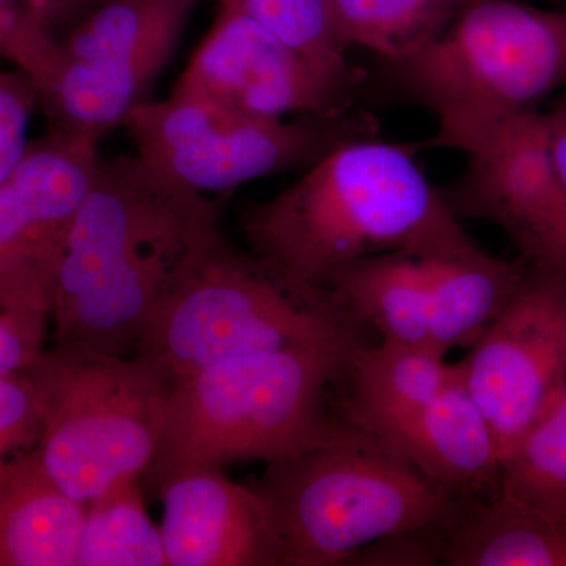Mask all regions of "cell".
Returning <instances> with one entry per match:
<instances>
[{
	"instance_id": "e0dca14e",
	"label": "cell",
	"mask_w": 566,
	"mask_h": 566,
	"mask_svg": "<svg viewBox=\"0 0 566 566\" xmlns=\"http://www.w3.org/2000/svg\"><path fill=\"white\" fill-rule=\"evenodd\" d=\"M527 266L521 256L506 262L480 245L458 255L430 259L431 348L446 354L471 348L512 300Z\"/></svg>"
},
{
	"instance_id": "5b68a950",
	"label": "cell",
	"mask_w": 566,
	"mask_h": 566,
	"mask_svg": "<svg viewBox=\"0 0 566 566\" xmlns=\"http://www.w3.org/2000/svg\"><path fill=\"white\" fill-rule=\"evenodd\" d=\"M364 323L326 290L297 292L216 227L153 312L136 354L177 382L233 357L301 345H365Z\"/></svg>"
},
{
	"instance_id": "ba28073f",
	"label": "cell",
	"mask_w": 566,
	"mask_h": 566,
	"mask_svg": "<svg viewBox=\"0 0 566 566\" xmlns=\"http://www.w3.org/2000/svg\"><path fill=\"white\" fill-rule=\"evenodd\" d=\"M200 0H104L48 36L22 73L51 132L99 142L125 125L166 69Z\"/></svg>"
},
{
	"instance_id": "d6986e66",
	"label": "cell",
	"mask_w": 566,
	"mask_h": 566,
	"mask_svg": "<svg viewBox=\"0 0 566 566\" xmlns=\"http://www.w3.org/2000/svg\"><path fill=\"white\" fill-rule=\"evenodd\" d=\"M450 566H566V515L527 509L502 495L464 506L447 534Z\"/></svg>"
},
{
	"instance_id": "603a6c76",
	"label": "cell",
	"mask_w": 566,
	"mask_h": 566,
	"mask_svg": "<svg viewBox=\"0 0 566 566\" xmlns=\"http://www.w3.org/2000/svg\"><path fill=\"white\" fill-rule=\"evenodd\" d=\"M495 494L536 512L566 515V389L502 455Z\"/></svg>"
},
{
	"instance_id": "8992f818",
	"label": "cell",
	"mask_w": 566,
	"mask_h": 566,
	"mask_svg": "<svg viewBox=\"0 0 566 566\" xmlns=\"http://www.w3.org/2000/svg\"><path fill=\"white\" fill-rule=\"evenodd\" d=\"M252 486L273 516L282 566L346 565L385 536L450 528L465 506L356 424L266 463Z\"/></svg>"
},
{
	"instance_id": "f1b7e54d",
	"label": "cell",
	"mask_w": 566,
	"mask_h": 566,
	"mask_svg": "<svg viewBox=\"0 0 566 566\" xmlns=\"http://www.w3.org/2000/svg\"><path fill=\"white\" fill-rule=\"evenodd\" d=\"M24 13L51 35L59 36L84 20L104 0H18Z\"/></svg>"
},
{
	"instance_id": "d4e9b609",
	"label": "cell",
	"mask_w": 566,
	"mask_h": 566,
	"mask_svg": "<svg viewBox=\"0 0 566 566\" xmlns=\"http://www.w3.org/2000/svg\"><path fill=\"white\" fill-rule=\"evenodd\" d=\"M36 106L33 84L21 70L0 71V186L28 148V128Z\"/></svg>"
},
{
	"instance_id": "ffe728a7",
	"label": "cell",
	"mask_w": 566,
	"mask_h": 566,
	"mask_svg": "<svg viewBox=\"0 0 566 566\" xmlns=\"http://www.w3.org/2000/svg\"><path fill=\"white\" fill-rule=\"evenodd\" d=\"M446 357L430 346L387 338L378 346H360L342 379L348 385L340 401L342 416L357 424L434 400L457 378V364L447 363Z\"/></svg>"
},
{
	"instance_id": "f546056e",
	"label": "cell",
	"mask_w": 566,
	"mask_h": 566,
	"mask_svg": "<svg viewBox=\"0 0 566 566\" xmlns=\"http://www.w3.org/2000/svg\"><path fill=\"white\" fill-rule=\"evenodd\" d=\"M31 18L18 0H0V57L11 62L28 32Z\"/></svg>"
},
{
	"instance_id": "7c38bea8",
	"label": "cell",
	"mask_w": 566,
	"mask_h": 566,
	"mask_svg": "<svg viewBox=\"0 0 566 566\" xmlns=\"http://www.w3.org/2000/svg\"><path fill=\"white\" fill-rule=\"evenodd\" d=\"M364 77L363 69L324 65L251 18L219 9L174 88L255 117H323L354 109Z\"/></svg>"
},
{
	"instance_id": "7402d4cb",
	"label": "cell",
	"mask_w": 566,
	"mask_h": 566,
	"mask_svg": "<svg viewBox=\"0 0 566 566\" xmlns=\"http://www.w3.org/2000/svg\"><path fill=\"white\" fill-rule=\"evenodd\" d=\"M76 566H167L161 528L145 509L140 476L85 504Z\"/></svg>"
},
{
	"instance_id": "44dd1931",
	"label": "cell",
	"mask_w": 566,
	"mask_h": 566,
	"mask_svg": "<svg viewBox=\"0 0 566 566\" xmlns=\"http://www.w3.org/2000/svg\"><path fill=\"white\" fill-rule=\"evenodd\" d=\"M338 39L375 57L408 54L441 35L482 0H329Z\"/></svg>"
},
{
	"instance_id": "4fadbf2b",
	"label": "cell",
	"mask_w": 566,
	"mask_h": 566,
	"mask_svg": "<svg viewBox=\"0 0 566 566\" xmlns=\"http://www.w3.org/2000/svg\"><path fill=\"white\" fill-rule=\"evenodd\" d=\"M98 144L50 129L29 142L0 186V308L50 316L71 222L99 163Z\"/></svg>"
},
{
	"instance_id": "cb8c5ba5",
	"label": "cell",
	"mask_w": 566,
	"mask_h": 566,
	"mask_svg": "<svg viewBox=\"0 0 566 566\" xmlns=\"http://www.w3.org/2000/svg\"><path fill=\"white\" fill-rule=\"evenodd\" d=\"M251 18L283 43L337 70L353 69L335 32L329 0H214Z\"/></svg>"
},
{
	"instance_id": "277c9868",
	"label": "cell",
	"mask_w": 566,
	"mask_h": 566,
	"mask_svg": "<svg viewBox=\"0 0 566 566\" xmlns=\"http://www.w3.org/2000/svg\"><path fill=\"white\" fill-rule=\"evenodd\" d=\"M360 346L253 353L175 382L142 483L156 491L180 469L271 463L345 434L353 423L331 415L327 401Z\"/></svg>"
},
{
	"instance_id": "484cf974",
	"label": "cell",
	"mask_w": 566,
	"mask_h": 566,
	"mask_svg": "<svg viewBox=\"0 0 566 566\" xmlns=\"http://www.w3.org/2000/svg\"><path fill=\"white\" fill-rule=\"evenodd\" d=\"M40 433L39 395L31 378L0 376V461L36 444Z\"/></svg>"
},
{
	"instance_id": "52a82bcc",
	"label": "cell",
	"mask_w": 566,
	"mask_h": 566,
	"mask_svg": "<svg viewBox=\"0 0 566 566\" xmlns=\"http://www.w3.org/2000/svg\"><path fill=\"white\" fill-rule=\"evenodd\" d=\"M40 403L36 455L63 493L88 504L144 476L174 382L140 354L112 356L55 345L24 371Z\"/></svg>"
},
{
	"instance_id": "ac0fdd59",
	"label": "cell",
	"mask_w": 566,
	"mask_h": 566,
	"mask_svg": "<svg viewBox=\"0 0 566 566\" xmlns=\"http://www.w3.org/2000/svg\"><path fill=\"white\" fill-rule=\"evenodd\" d=\"M323 290L382 338L430 346V259L406 253L365 256L337 271Z\"/></svg>"
},
{
	"instance_id": "7a4b0ae2",
	"label": "cell",
	"mask_w": 566,
	"mask_h": 566,
	"mask_svg": "<svg viewBox=\"0 0 566 566\" xmlns=\"http://www.w3.org/2000/svg\"><path fill=\"white\" fill-rule=\"evenodd\" d=\"M216 227L214 202L137 153L99 159L55 279V345L136 354L178 268Z\"/></svg>"
},
{
	"instance_id": "6da1fadb",
	"label": "cell",
	"mask_w": 566,
	"mask_h": 566,
	"mask_svg": "<svg viewBox=\"0 0 566 566\" xmlns=\"http://www.w3.org/2000/svg\"><path fill=\"white\" fill-rule=\"evenodd\" d=\"M416 144L346 142L289 188L248 205L240 226L253 256L297 292H322L349 263L379 255L433 259L476 244L416 163Z\"/></svg>"
},
{
	"instance_id": "5bb4252c",
	"label": "cell",
	"mask_w": 566,
	"mask_h": 566,
	"mask_svg": "<svg viewBox=\"0 0 566 566\" xmlns=\"http://www.w3.org/2000/svg\"><path fill=\"white\" fill-rule=\"evenodd\" d=\"M155 493L163 501L167 566H282L266 502L222 468L180 469Z\"/></svg>"
},
{
	"instance_id": "9a60e30c",
	"label": "cell",
	"mask_w": 566,
	"mask_h": 566,
	"mask_svg": "<svg viewBox=\"0 0 566 566\" xmlns=\"http://www.w3.org/2000/svg\"><path fill=\"white\" fill-rule=\"evenodd\" d=\"M356 427L450 493L497 485L501 449L460 374L434 400L370 417Z\"/></svg>"
},
{
	"instance_id": "9c48e42d",
	"label": "cell",
	"mask_w": 566,
	"mask_h": 566,
	"mask_svg": "<svg viewBox=\"0 0 566 566\" xmlns=\"http://www.w3.org/2000/svg\"><path fill=\"white\" fill-rule=\"evenodd\" d=\"M137 155L192 191L227 192L293 169H307L346 142L376 137L379 122L365 109L255 117L192 93L175 91L144 102L125 125Z\"/></svg>"
},
{
	"instance_id": "30bf717a",
	"label": "cell",
	"mask_w": 566,
	"mask_h": 566,
	"mask_svg": "<svg viewBox=\"0 0 566 566\" xmlns=\"http://www.w3.org/2000/svg\"><path fill=\"white\" fill-rule=\"evenodd\" d=\"M455 364L502 458L566 389V274L528 264L504 311Z\"/></svg>"
},
{
	"instance_id": "1f68e13d",
	"label": "cell",
	"mask_w": 566,
	"mask_h": 566,
	"mask_svg": "<svg viewBox=\"0 0 566 566\" xmlns=\"http://www.w3.org/2000/svg\"><path fill=\"white\" fill-rule=\"evenodd\" d=\"M557 9H565L566 10V0H556Z\"/></svg>"
},
{
	"instance_id": "3957f363",
	"label": "cell",
	"mask_w": 566,
	"mask_h": 566,
	"mask_svg": "<svg viewBox=\"0 0 566 566\" xmlns=\"http://www.w3.org/2000/svg\"><path fill=\"white\" fill-rule=\"evenodd\" d=\"M566 85V10L482 0L441 35L400 57H375L363 91L433 114L419 150L465 153L502 123Z\"/></svg>"
},
{
	"instance_id": "4316f807",
	"label": "cell",
	"mask_w": 566,
	"mask_h": 566,
	"mask_svg": "<svg viewBox=\"0 0 566 566\" xmlns=\"http://www.w3.org/2000/svg\"><path fill=\"white\" fill-rule=\"evenodd\" d=\"M449 528L427 527L376 539L346 565L427 566L444 564Z\"/></svg>"
},
{
	"instance_id": "8fae6325",
	"label": "cell",
	"mask_w": 566,
	"mask_h": 566,
	"mask_svg": "<svg viewBox=\"0 0 566 566\" xmlns=\"http://www.w3.org/2000/svg\"><path fill=\"white\" fill-rule=\"evenodd\" d=\"M464 155L441 191L453 214L494 223L528 264L566 274V193L546 114L516 115Z\"/></svg>"
},
{
	"instance_id": "4dcf8cb0",
	"label": "cell",
	"mask_w": 566,
	"mask_h": 566,
	"mask_svg": "<svg viewBox=\"0 0 566 566\" xmlns=\"http://www.w3.org/2000/svg\"><path fill=\"white\" fill-rule=\"evenodd\" d=\"M549 123L551 147H553L554 161L562 178L566 193V103L558 109L546 114Z\"/></svg>"
},
{
	"instance_id": "2e32d148",
	"label": "cell",
	"mask_w": 566,
	"mask_h": 566,
	"mask_svg": "<svg viewBox=\"0 0 566 566\" xmlns=\"http://www.w3.org/2000/svg\"><path fill=\"white\" fill-rule=\"evenodd\" d=\"M84 512L35 449L0 461V566H76Z\"/></svg>"
},
{
	"instance_id": "83f0119b",
	"label": "cell",
	"mask_w": 566,
	"mask_h": 566,
	"mask_svg": "<svg viewBox=\"0 0 566 566\" xmlns=\"http://www.w3.org/2000/svg\"><path fill=\"white\" fill-rule=\"evenodd\" d=\"M50 316L0 308V376L28 370L44 349Z\"/></svg>"
}]
</instances>
